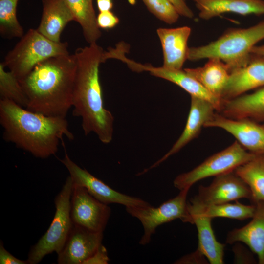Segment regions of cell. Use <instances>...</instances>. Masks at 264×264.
<instances>
[{"mask_svg": "<svg viewBox=\"0 0 264 264\" xmlns=\"http://www.w3.org/2000/svg\"><path fill=\"white\" fill-rule=\"evenodd\" d=\"M104 51L96 43L76 50L72 107L73 115L81 119L84 134L93 132L109 144L113 138L114 117L104 106L99 79Z\"/></svg>", "mask_w": 264, "mask_h": 264, "instance_id": "1", "label": "cell"}, {"mask_svg": "<svg viewBox=\"0 0 264 264\" xmlns=\"http://www.w3.org/2000/svg\"><path fill=\"white\" fill-rule=\"evenodd\" d=\"M0 123L5 141L40 158L54 155L64 136L74 137L65 117L45 115L7 99H0Z\"/></svg>", "mask_w": 264, "mask_h": 264, "instance_id": "2", "label": "cell"}, {"mask_svg": "<svg viewBox=\"0 0 264 264\" xmlns=\"http://www.w3.org/2000/svg\"><path fill=\"white\" fill-rule=\"evenodd\" d=\"M76 62L74 54L55 56L37 64L19 82L26 109L51 116H66L72 107Z\"/></svg>", "mask_w": 264, "mask_h": 264, "instance_id": "3", "label": "cell"}, {"mask_svg": "<svg viewBox=\"0 0 264 264\" xmlns=\"http://www.w3.org/2000/svg\"><path fill=\"white\" fill-rule=\"evenodd\" d=\"M263 39L264 20L248 28L228 29L207 44L189 47L187 60L218 58L226 65L230 73L249 63L252 48Z\"/></svg>", "mask_w": 264, "mask_h": 264, "instance_id": "4", "label": "cell"}, {"mask_svg": "<svg viewBox=\"0 0 264 264\" xmlns=\"http://www.w3.org/2000/svg\"><path fill=\"white\" fill-rule=\"evenodd\" d=\"M67 42H57L37 29H30L5 56L3 63L19 80L39 63L51 57L69 54Z\"/></svg>", "mask_w": 264, "mask_h": 264, "instance_id": "5", "label": "cell"}, {"mask_svg": "<svg viewBox=\"0 0 264 264\" xmlns=\"http://www.w3.org/2000/svg\"><path fill=\"white\" fill-rule=\"evenodd\" d=\"M73 185L69 176L55 198L56 211L49 228L30 248L27 259L28 264H37L54 252L58 254L64 247L74 225L70 215Z\"/></svg>", "mask_w": 264, "mask_h": 264, "instance_id": "6", "label": "cell"}, {"mask_svg": "<svg viewBox=\"0 0 264 264\" xmlns=\"http://www.w3.org/2000/svg\"><path fill=\"white\" fill-rule=\"evenodd\" d=\"M256 155L236 141L224 150L210 156L191 171L177 176L174 180V186L179 191L190 189L194 184L202 179L234 171Z\"/></svg>", "mask_w": 264, "mask_h": 264, "instance_id": "7", "label": "cell"}, {"mask_svg": "<svg viewBox=\"0 0 264 264\" xmlns=\"http://www.w3.org/2000/svg\"><path fill=\"white\" fill-rule=\"evenodd\" d=\"M189 188L180 190L175 197L162 203L157 207L151 205L143 207H127V212L141 223L144 233L139 242L145 245L151 241L152 235L159 226L179 219L183 222L190 223L187 210V197Z\"/></svg>", "mask_w": 264, "mask_h": 264, "instance_id": "8", "label": "cell"}, {"mask_svg": "<svg viewBox=\"0 0 264 264\" xmlns=\"http://www.w3.org/2000/svg\"><path fill=\"white\" fill-rule=\"evenodd\" d=\"M252 199L247 185L234 171L217 176L208 186L200 185L198 193L187 202L188 209L230 202L240 198Z\"/></svg>", "mask_w": 264, "mask_h": 264, "instance_id": "9", "label": "cell"}, {"mask_svg": "<svg viewBox=\"0 0 264 264\" xmlns=\"http://www.w3.org/2000/svg\"><path fill=\"white\" fill-rule=\"evenodd\" d=\"M65 149L64 157L60 159L69 173L73 183L85 188L88 193L100 201L106 204H119L127 207L148 206L151 204L138 198L125 195L110 187L85 169L73 161Z\"/></svg>", "mask_w": 264, "mask_h": 264, "instance_id": "10", "label": "cell"}, {"mask_svg": "<svg viewBox=\"0 0 264 264\" xmlns=\"http://www.w3.org/2000/svg\"><path fill=\"white\" fill-rule=\"evenodd\" d=\"M110 213L108 205L97 199L84 187L74 183L70 209L73 225L94 232H103Z\"/></svg>", "mask_w": 264, "mask_h": 264, "instance_id": "11", "label": "cell"}, {"mask_svg": "<svg viewBox=\"0 0 264 264\" xmlns=\"http://www.w3.org/2000/svg\"><path fill=\"white\" fill-rule=\"evenodd\" d=\"M118 60L125 63L132 70L136 72L147 71L152 75L171 82L189 93L191 96L206 100L211 103L216 110L220 111L222 101L210 93L200 83L188 75L183 69H171L142 64L127 58L125 53H120Z\"/></svg>", "mask_w": 264, "mask_h": 264, "instance_id": "12", "label": "cell"}, {"mask_svg": "<svg viewBox=\"0 0 264 264\" xmlns=\"http://www.w3.org/2000/svg\"><path fill=\"white\" fill-rule=\"evenodd\" d=\"M204 127H217L231 134L245 150L264 155V127L247 119H233L215 113Z\"/></svg>", "mask_w": 264, "mask_h": 264, "instance_id": "13", "label": "cell"}, {"mask_svg": "<svg viewBox=\"0 0 264 264\" xmlns=\"http://www.w3.org/2000/svg\"><path fill=\"white\" fill-rule=\"evenodd\" d=\"M216 110L210 102L196 97L191 96L190 108L185 127L181 134L170 150L161 158L139 175H142L149 170L159 166L169 157L177 153L199 134L206 123L213 116Z\"/></svg>", "mask_w": 264, "mask_h": 264, "instance_id": "14", "label": "cell"}, {"mask_svg": "<svg viewBox=\"0 0 264 264\" xmlns=\"http://www.w3.org/2000/svg\"><path fill=\"white\" fill-rule=\"evenodd\" d=\"M103 238V232H94L74 225L58 254V264H83L102 244Z\"/></svg>", "mask_w": 264, "mask_h": 264, "instance_id": "15", "label": "cell"}, {"mask_svg": "<svg viewBox=\"0 0 264 264\" xmlns=\"http://www.w3.org/2000/svg\"><path fill=\"white\" fill-rule=\"evenodd\" d=\"M264 87V61L250 56L249 63L230 73L221 100L233 99L245 92Z\"/></svg>", "mask_w": 264, "mask_h": 264, "instance_id": "16", "label": "cell"}, {"mask_svg": "<svg viewBox=\"0 0 264 264\" xmlns=\"http://www.w3.org/2000/svg\"><path fill=\"white\" fill-rule=\"evenodd\" d=\"M191 32V28L187 26L157 29L162 49L163 67L171 69H182L187 60L188 41Z\"/></svg>", "mask_w": 264, "mask_h": 264, "instance_id": "17", "label": "cell"}, {"mask_svg": "<svg viewBox=\"0 0 264 264\" xmlns=\"http://www.w3.org/2000/svg\"><path fill=\"white\" fill-rule=\"evenodd\" d=\"M254 204L255 210L251 220L242 227L229 231L226 242H243L257 255L258 263L264 264V202L258 201Z\"/></svg>", "mask_w": 264, "mask_h": 264, "instance_id": "18", "label": "cell"}, {"mask_svg": "<svg viewBox=\"0 0 264 264\" xmlns=\"http://www.w3.org/2000/svg\"><path fill=\"white\" fill-rule=\"evenodd\" d=\"M43 12L37 30L54 42H59L61 33L74 17L65 0H42Z\"/></svg>", "mask_w": 264, "mask_h": 264, "instance_id": "19", "label": "cell"}, {"mask_svg": "<svg viewBox=\"0 0 264 264\" xmlns=\"http://www.w3.org/2000/svg\"><path fill=\"white\" fill-rule=\"evenodd\" d=\"M203 20H209L225 13L243 16L264 14V0H193Z\"/></svg>", "mask_w": 264, "mask_h": 264, "instance_id": "20", "label": "cell"}, {"mask_svg": "<svg viewBox=\"0 0 264 264\" xmlns=\"http://www.w3.org/2000/svg\"><path fill=\"white\" fill-rule=\"evenodd\" d=\"M219 112L233 119L264 120V87L253 93L222 101Z\"/></svg>", "mask_w": 264, "mask_h": 264, "instance_id": "21", "label": "cell"}, {"mask_svg": "<svg viewBox=\"0 0 264 264\" xmlns=\"http://www.w3.org/2000/svg\"><path fill=\"white\" fill-rule=\"evenodd\" d=\"M184 70L210 93L221 100V93L229 79L230 72L226 65L220 59L210 58L202 67Z\"/></svg>", "mask_w": 264, "mask_h": 264, "instance_id": "22", "label": "cell"}, {"mask_svg": "<svg viewBox=\"0 0 264 264\" xmlns=\"http://www.w3.org/2000/svg\"><path fill=\"white\" fill-rule=\"evenodd\" d=\"M190 223L197 227L198 249L211 264H224L225 244L219 242L212 227V218L199 214H190Z\"/></svg>", "mask_w": 264, "mask_h": 264, "instance_id": "23", "label": "cell"}, {"mask_svg": "<svg viewBox=\"0 0 264 264\" xmlns=\"http://www.w3.org/2000/svg\"><path fill=\"white\" fill-rule=\"evenodd\" d=\"M75 21L81 26L86 41L91 44L100 38L101 32L97 23L92 0H65Z\"/></svg>", "mask_w": 264, "mask_h": 264, "instance_id": "24", "label": "cell"}, {"mask_svg": "<svg viewBox=\"0 0 264 264\" xmlns=\"http://www.w3.org/2000/svg\"><path fill=\"white\" fill-rule=\"evenodd\" d=\"M234 172L249 188L253 203L264 202V155H256Z\"/></svg>", "mask_w": 264, "mask_h": 264, "instance_id": "25", "label": "cell"}, {"mask_svg": "<svg viewBox=\"0 0 264 264\" xmlns=\"http://www.w3.org/2000/svg\"><path fill=\"white\" fill-rule=\"evenodd\" d=\"M187 210L189 215L199 214L212 219L215 217H223L242 220L253 217L255 206L254 204L244 205L236 200L234 203L227 202L197 209Z\"/></svg>", "mask_w": 264, "mask_h": 264, "instance_id": "26", "label": "cell"}, {"mask_svg": "<svg viewBox=\"0 0 264 264\" xmlns=\"http://www.w3.org/2000/svg\"><path fill=\"white\" fill-rule=\"evenodd\" d=\"M18 0H0V33L3 38H21L23 35L16 15Z\"/></svg>", "mask_w": 264, "mask_h": 264, "instance_id": "27", "label": "cell"}, {"mask_svg": "<svg viewBox=\"0 0 264 264\" xmlns=\"http://www.w3.org/2000/svg\"><path fill=\"white\" fill-rule=\"evenodd\" d=\"M3 62L0 64V99H7L26 108L27 99L18 79L10 71L5 69Z\"/></svg>", "mask_w": 264, "mask_h": 264, "instance_id": "28", "label": "cell"}, {"mask_svg": "<svg viewBox=\"0 0 264 264\" xmlns=\"http://www.w3.org/2000/svg\"><path fill=\"white\" fill-rule=\"evenodd\" d=\"M148 10L160 20L168 24L176 23L179 14L169 0H143Z\"/></svg>", "mask_w": 264, "mask_h": 264, "instance_id": "29", "label": "cell"}, {"mask_svg": "<svg viewBox=\"0 0 264 264\" xmlns=\"http://www.w3.org/2000/svg\"><path fill=\"white\" fill-rule=\"evenodd\" d=\"M119 22L118 18L110 11L100 12L97 16V23L99 28L111 29Z\"/></svg>", "mask_w": 264, "mask_h": 264, "instance_id": "30", "label": "cell"}, {"mask_svg": "<svg viewBox=\"0 0 264 264\" xmlns=\"http://www.w3.org/2000/svg\"><path fill=\"white\" fill-rule=\"evenodd\" d=\"M109 261L107 251L101 244L96 251L83 264H107Z\"/></svg>", "mask_w": 264, "mask_h": 264, "instance_id": "31", "label": "cell"}, {"mask_svg": "<svg viewBox=\"0 0 264 264\" xmlns=\"http://www.w3.org/2000/svg\"><path fill=\"white\" fill-rule=\"evenodd\" d=\"M205 257L198 250L186 255L176 261V264H207Z\"/></svg>", "mask_w": 264, "mask_h": 264, "instance_id": "32", "label": "cell"}, {"mask_svg": "<svg viewBox=\"0 0 264 264\" xmlns=\"http://www.w3.org/2000/svg\"><path fill=\"white\" fill-rule=\"evenodd\" d=\"M0 264H28L27 260L19 259L9 253L3 246V242L0 243Z\"/></svg>", "mask_w": 264, "mask_h": 264, "instance_id": "33", "label": "cell"}, {"mask_svg": "<svg viewBox=\"0 0 264 264\" xmlns=\"http://www.w3.org/2000/svg\"><path fill=\"white\" fill-rule=\"evenodd\" d=\"M175 7L180 15L192 19L194 13L186 4L185 0H169Z\"/></svg>", "mask_w": 264, "mask_h": 264, "instance_id": "34", "label": "cell"}, {"mask_svg": "<svg viewBox=\"0 0 264 264\" xmlns=\"http://www.w3.org/2000/svg\"><path fill=\"white\" fill-rule=\"evenodd\" d=\"M251 56L264 61V45H255L250 51Z\"/></svg>", "mask_w": 264, "mask_h": 264, "instance_id": "35", "label": "cell"}, {"mask_svg": "<svg viewBox=\"0 0 264 264\" xmlns=\"http://www.w3.org/2000/svg\"><path fill=\"white\" fill-rule=\"evenodd\" d=\"M99 12L110 11L112 8L111 0H97Z\"/></svg>", "mask_w": 264, "mask_h": 264, "instance_id": "36", "label": "cell"}, {"mask_svg": "<svg viewBox=\"0 0 264 264\" xmlns=\"http://www.w3.org/2000/svg\"><path fill=\"white\" fill-rule=\"evenodd\" d=\"M263 125V126L264 127V124Z\"/></svg>", "mask_w": 264, "mask_h": 264, "instance_id": "37", "label": "cell"}]
</instances>
